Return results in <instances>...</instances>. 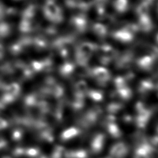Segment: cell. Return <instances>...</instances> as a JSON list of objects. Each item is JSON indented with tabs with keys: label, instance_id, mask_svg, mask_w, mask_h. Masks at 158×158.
<instances>
[{
	"label": "cell",
	"instance_id": "8",
	"mask_svg": "<svg viewBox=\"0 0 158 158\" xmlns=\"http://www.w3.org/2000/svg\"><path fill=\"white\" fill-rule=\"evenodd\" d=\"M73 22L74 25L77 29H80V31H83L84 30H85L86 27V20H84V18L80 17V16L77 18H74Z\"/></svg>",
	"mask_w": 158,
	"mask_h": 158
},
{
	"label": "cell",
	"instance_id": "12",
	"mask_svg": "<svg viewBox=\"0 0 158 158\" xmlns=\"http://www.w3.org/2000/svg\"><path fill=\"white\" fill-rule=\"evenodd\" d=\"M7 126V123L4 119L0 118V129H3Z\"/></svg>",
	"mask_w": 158,
	"mask_h": 158
},
{
	"label": "cell",
	"instance_id": "7",
	"mask_svg": "<svg viewBox=\"0 0 158 158\" xmlns=\"http://www.w3.org/2000/svg\"><path fill=\"white\" fill-rule=\"evenodd\" d=\"M93 30L100 37H105L107 33L106 27L101 24H94L93 26Z\"/></svg>",
	"mask_w": 158,
	"mask_h": 158
},
{
	"label": "cell",
	"instance_id": "11",
	"mask_svg": "<svg viewBox=\"0 0 158 158\" xmlns=\"http://www.w3.org/2000/svg\"><path fill=\"white\" fill-rule=\"evenodd\" d=\"M19 86L17 84H11L9 87H8V92L11 95V96H15V95L18 94L19 91Z\"/></svg>",
	"mask_w": 158,
	"mask_h": 158
},
{
	"label": "cell",
	"instance_id": "5",
	"mask_svg": "<svg viewBox=\"0 0 158 158\" xmlns=\"http://www.w3.org/2000/svg\"><path fill=\"white\" fill-rule=\"evenodd\" d=\"M140 16L141 18L139 21V25L141 29L143 30L144 31H148L149 30H151L152 29V23L151 19L149 18L147 14L142 15Z\"/></svg>",
	"mask_w": 158,
	"mask_h": 158
},
{
	"label": "cell",
	"instance_id": "14",
	"mask_svg": "<svg viewBox=\"0 0 158 158\" xmlns=\"http://www.w3.org/2000/svg\"><path fill=\"white\" fill-rule=\"evenodd\" d=\"M156 39H157V43H158V34H157V36Z\"/></svg>",
	"mask_w": 158,
	"mask_h": 158
},
{
	"label": "cell",
	"instance_id": "3",
	"mask_svg": "<svg viewBox=\"0 0 158 158\" xmlns=\"http://www.w3.org/2000/svg\"><path fill=\"white\" fill-rule=\"evenodd\" d=\"M113 36L116 39L120 40V41H130L132 40L133 36L132 32H130L127 29L121 30V31H117L114 33Z\"/></svg>",
	"mask_w": 158,
	"mask_h": 158
},
{
	"label": "cell",
	"instance_id": "6",
	"mask_svg": "<svg viewBox=\"0 0 158 158\" xmlns=\"http://www.w3.org/2000/svg\"><path fill=\"white\" fill-rule=\"evenodd\" d=\"M128 6V0H115L114 3V6L115 9L120 13L126 11Z\"/></svg>",
	"mask_w": 158,
	"mask_h": 158
},
{
	"label": "cell",
	"instance_id": "10",
	"mask_svg": "<svg viewBox=\"0 0 158 158\" xmlns=\"http://www.w3.org/2000/svg\"><path fill=\"white\" fill-rule=\"evenodd\" d=\"M89 96L93 100H96V101H100L102 99V95L100 92L96 91H92L91 92H89Z\"/></svg>",
	"mask_w": 158,
	"mask_h": 158
},
{
	"label": "cell",
	"instance_id": "13",
	"mask_svg": "<svg viewBox=\"0 0 158 158\" xmlns=\"http://www.w3.org/2000/svg\"><path fill=\"white\" fill-rule=\"evenodd\" d=\"M1 52H2V47L0 46V54H1Z\"/></svg>",
	"mask_w": 158,
	"mask_h": 158
},
{
	"label": "cell",
	"instance_id": "2",
	"mask_svg": "<svg viewBox=\"0 0 158 158\" xmlns=\"http://www.w3.org/2000/svg\"><path fill=\"white\" fill-rule=\"evenodd\" d=\"M92 76L95 78L98 82L105 84L110 80V73L107 69L105 68L98 67L92 70Z\"/></svg>",
	"mask_w": 158,
	"mask_h": 158
},
{
	"label": "cell",
	"instance_id": "4",
	"mask_svg": "<svg viewBox=\"0 0 158 158\" xmlns=\"http://www.w3.org/2000/svg\"><path fill=\"white\" fill-rule=\"evenodd\" d=\"M153 57L152 56H143L138 60L137 65L139 67L143 70L151 69L153 65Z\"/></svg>",
	"mask_w": 158,
	"mask_h": 158
},
{
	"label": "cell",
	"instance_id": "9",
	"mask_svg": "<svg viewBox=\"0 0 158 158\" xmlns=\"http://www.w3.org/2000/svg\"><path fill=\"white\" fill-rule=\"evenodd\" d=\"M152 84L150 81H143L140 84V91L141 93H146L150 91L152 89Z\"/></svg>",
	"mask_w": 158,
	"mask_h": 158
},
{
	"label": "cell",
	"instance_id": "1",
	"mask_svg": "<svg viewBox=\"0 0 158 158\" xmlns=\"http://www.w3.org/2000/svg\"><path fill=\"white\" fill-rule=\"evenodd\" d=\"M45 13L47 17L54 22L61 21L62 14L59 7L54 2H48L45 6Z\"/></svg>",
	"mask_w": 158,
	"mask_h": 158
}]
</instances>
